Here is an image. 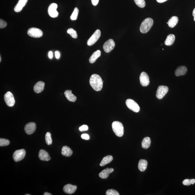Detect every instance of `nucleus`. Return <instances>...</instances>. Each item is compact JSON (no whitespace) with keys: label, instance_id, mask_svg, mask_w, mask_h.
<instances>
[{"label":"nucleus","instance_id":"f257e3e1","mask_svg":"<svg viewBox=\"0 0 195 195\" xmlns=\"http://www.w3.org/2000/svg\"><path fill=\"white\" fill-rule=\"evenodd\" d=\"M90 84L94 90L100 91L102 89L103 81L101 77L97 74L91 75L89 80Z\"/></svg>","mask_w":195,"mask_h":195},{"label":"nucleus","instance_id":"f03ea898","mask_svg":"<svg viewBox=\"0 0 195 195\" xmlns=\"http://www.w3.org/2000/svg\"><path fill=\"white\" fill-rule=\"evenodd\" d=\"M154 23L153 19L151 18H146L142 23L140 27V31L142 33H146L149 31Z\"/></svg>","mask_w":195,"mask_h":195},{"label":"nucleus","instance_id":"7ed1b4c3","mask_svg":"<svg viewBox=\"0 0 195 195\" xmlns=\"http://www.w3.org/2000/svg\"><path fill=\"white\" fill-rule=\"evenodd\" d=\"M112 128L114 133L117 136L121 137L124 135V126L119 121H115L112 124Z\"/></svg>","mask_w":195,"mask_h":195},{"label":"nucleus","instance_id":"20e7f679","mask_svg":"<svg viewBox=\"0 0 195 195\" xmlns=\"http://www.w3.org/2000/svg\"><path fill=\"white\" fill-rule=\"evenodd\" d=\"M126 105L128 109L135 112H138L140 107L136 102L132 99H129L126 100Z\"/></svg>","mask_w":195,"mask_h":195},{"label":"nucleus","instance_id":"39448f33","mask_svg":"<svg viewBox=\"0 0 195 195\" xmlns=\"http://www.w3.org/2000/svg\"><path fill=\"white\" fill-rule=\"evenodd\" d=\"M4 100L6 104L9 107H13L14 106L15 101L14 96L12 93L10 91H8L4 95Z\"/></svg>","mask_w":195,"mask_h":195},{"label":"nucleus","instance_id":"423d86ee","mask_svg":"<svg viewBox=\"0 0 195 195\" xmlns=\"http://www.w3.org/2000/svg\"><path fill=\"white\" fill-rule=\"evenodd\" d=\"M25 151L24 149L17 150L13 154V159L16 162L20 161L25 158Z\"/></svg>","mask_w":195,"mask_h":195},{"label":"nucleus","instance_id":"0eeeda50","mask_svg":"<svg viewBox=\"0 0 195 195\" xmlns=\"http://www.w3.org/2000/svg\"><path fill=\"white\" fill-rule=\"evenodd\" d=\"M168 91V88L167 86L161 85L158 87L156 93V97L158 99L163 98Z\"/></svg>","mask_w":195,"mask_h":195},{"label":"nucleus","instance_id":"6e6552de","mask_svg":"<svg viewBox=\"0 0 195 195\" xmlns=\"http://www.w3.org/2000/svg\"><path fill=\"white\" fill-rule=\"evenodd\" d=\"M100 35H101V32L100 30L99 29L96 30L92 36L88 39L87 42L88 45L89 46L93 45L98 40Z\"/></svg>","mask_w":195,"mask_h":195},{"label":"nucleus","instance_id":"1a4fd4ad","mask_svg":"<svg viewBox=\"0 0 195 195\" xmlns=\"http://www.w3.org/2000/svg\"><path fill=\"white\" fill-rule=\"evenodd\" d=\"M28 34L31 37L38 38L41 37L43 33L42 30L39 29L32 28L28 30Z\"/></svg>","mask_w":195,"mask_h":195},{"label":"nucleus","instance_id":"9d476101","mask_svg":"<svg viewBox=\"0 0 195 195\" xmlns=\"http://www.w3.org/2000/svg\"><path fill=\"white\" fill-rule=\"evenodd\" d=\"M57 4L55 3H53L49 6L48 8V12L49 15L53 18L57 17L59 13L57 11Z\"/></svg>","mask_w":195,"mask_h":195},{"label":"nucleus","instance_id":"9b49d317","mask_svg":"<svg viewBox=\"0 0 195 195\" xmlns=\"http://www.w3.org/2000/svg\"><path fill=\"white\" fill-rule=\"evenodd\" d=\"M115 46V44L112 39H109L105 43L103 48L105 52L109 53L114 49Z\"/></svg>","mask_w":195,"mask_h":195},{"label":"nucleus","instance_id":"f8f14e48","mask_svg":"<svg viewBox=\"0 0 195 195\" xmlns=\"http://www.w3.org/2000/svg\"><path fill=\"white\" fill-rule=\"evenodd\" d=\"M140 83L143 86H147L150 83V80L148 75L144 72L141 73L140 77Z\"/></svg>","mask_w":195,"mask_h":195},{"label":"nucleus","instance_id":"ddd939ff","mask_svg":"<svg viewBox=\"0 0 195 195\" xmlns=\"http://www.w3.org/2000/svg\"><path fill=\"white\" fill-rule=\"evenodd\" d=\"M36 129V124L34 123L31 122L28 123L25 126L24 130L28 135H30L34 133Z\"/></svg>","mask_w":195,"mask_h":195},{"label":"nucleus","instance_id":"4468645a","mask_svg":"<svg viewBox=\"0 0 195 195\" xmlns=\"http://www.w3.org/2000/svg\"><path fill=\"white\" fill-rule=\"evenodd\" d=\"M77 189L76 186L68 184L64 186L63 190L65 193L68 194H72L75 192Z\"/></svg>","mask_w":195,"mask_h":195},{"label":"nucleus","instance_id":"2eb2a0df","mask_svg":"<svg viewBox=\"0 0 195 195\" xmlns=\"http://www.w3.org/2000/svg\"><path fill=\"white\" fill-rule=\"evenodd\" d=\"M114 171L113 168H107L103 170L99 173V176L102 179H106L109 177V175Z\"/></svg>","mask_w":195,"mask_h":195},{"label":"nucleus","instance_id":"dca6fc26","mask_svg":"<svg viewBox=\"0 0 195 195\" xmlns=\"http://www.w3.org/2000/svg\"><path fill=\"white\" fill-rule=\"evenodd\" d=\"M28 0H19L18 2L14 8V11L16 13H19L21 11L25 6Z\"/></svg>","mask_w":195,"mask_h":195},{"label":"nucleus","instance_id":"f3484780","mask_svg":"<svg viewBox=\"0 0 195 195\" xmlns=\"http://www.w3.org/2000/svg\"><path fill=\"white\" fill-rule=\"evenodd\" d=\"M39 159L42 161H48L51 159L49 155L47 152L43 150H41L39 153Z\"/></svg>","mask_w":195,"mask_h":195},{"label":"nucleus","instance_id":"a211bd4d","mask_svg":"<svg viewBox=\"0 0 195 195\" xmlns=\"http://www.w3.org/2000/svg\"><path fill=\"white\" fill-rule=\"evenodd\" d=\"M45 83L42 81H39L36 84L34 87V90L36 93H39L43 90Z\"/></svg>","mask_w":195,"mask_h":195},{"label":"nucleus","instance_id":"6ab92c4d","mask_svg":"<svg viewBox=\"0 0 195 195\" xmlns=\"http://www.w3.org/2000/svg\"><path fill=\"white\" fill-rule=\"evenodd\" d=\"M187 69L186 67L181 66L177 68L175 71V75L177 76L185 75L187 72Z\"/></svg>","mask_w":195,"mask_h":195},{"label":"nucleus","instance_id":"aec40b11","mask_svg":"<svg viewBox=\"0 0 195 195\" xmlns=\"http://www.w3.org/2000/svg\"><path fill=\"white\" fill-rule=\"evenodd\" d=\"M67 99L70 102H74L76 100L77 98L72 93L71 90H67L64 93Z\"/></svg>","mask_w":195,"mask_h":195},{"label":"nucleus","instance_id":"412c9836","mask_svg":"<svg viewBox=\"0 0 195 195\" xmlns=\"http://www.w3.org/2000/svg\"><path fill=\"white\" fill-rule=\"evenodd\" d=\"M147 161L146 160H140L138 164V168L140 171L144 172L147 168Z\"/></svg>","mask_w":195,"mask_h":195},{"label":"nucleus","instance_id":"4be33fe9","mask_svg":"<svg viewBox=\"0 0 195 195\" xmlns=\"http://www.w3.org/2000/svg\"><path fill=\"white\" fill-rule=\"evenodd\" d=\"M73 152L72 150L67 146H64L62 147V155L64 156L69 157L72 155Z\"/></svg>","mask_w":195,"mask_h":195},{"label":"nucleus","instance_id":"5701e85b","mask_svg":"<svg viewBox=\"0 0 195 195\" xmlns=\"http://www.w3.org/2000/svg\"><path fill=\"white\" fill-rule=\"evenodd\" d=\"M101 51L100 50H98L93 53L92 55L90 58V63H95L97 59L101 55Z\"/></svg>","mask_w":195,"mask_h":195},{"label":"nucleus","instance_id":"b1692460","mask_svg":"<svg viewBox=\"0 0 195 195\" xmlns=\"http://www.w3.org/2000/svg\"><path fill=\"white\" fill-rule=\"evenodd\" d=\"M175 37L174 35L170 34L167 36L166 39L164 41V43L167 46H171L175 42Z\"/></svg>","mask_w":195,"mask_h":195},{"label":"nucleus","instance_id":"393cba45","mask_svg":"<svg viewBox=\"0 0 195 195\" xmlns=\"http://www.w3.org/2000/svg\"><path fill=\"white\" fill-rule=\"evenodd\" d=\"M113 159V158L112 155H107V156H105L100 163V166H104L106 164H109V163L112 162Z\"/></svg>","mask_w":195,"mask_h":195},{"label":"nucleus","instance_id":"a878e982","mask_svg":"<svg viewBox=\"0 0 195 195\" xmlns=\"http://www.w3.org/2000/svg\"><path fill=\"white\" fill-rule=\"evenodd\" d=\"M178 21H179V19L177 17L173 16L169 19L168 24L170 28H173L177 25Z\"/></svg>","mask_w":195,"mask_h":195},{"label":"nucleus","instance_id":"bb28decb","mask_svg":"<svg viewBox=\"0 0 195 195\" xmlns=\"http://www.w3.org/2000/svg\"><path fill=\"white\" fill-rule=\"evenodd\" d=\"M151 139L149 137H146L143 140L142 142V146L143 148L147 149L150 147L151 144Z\"/></svg>","mask_w":195,"mask_h":195},{"label":"nucleus","instance_id":"cd10ccee","mask_svg":"<svg viewBox=\"0 0 195 195\" xmlns=\"http://www.w3.org/2000/svg\"><path fill=\"white\" fill-rule=\"evenodd\" d=\"M46 142L48 145H51L52 144L53 141L51 138V134L50 133L47 132L45 135Z\"/></svg>","mask_w":195,"mask_h":195},{"label":"nucleus","instance_id":"c85d7f7f","mask_svg":"<svg viewBox=\"0 0 195 195\" xmlns=\"http://www.w3.org/2000/svg\"><path fill=\"white\" fill-rule=\"evenodd\" d=\"M79 13L78 8L77 7H76L71 16V19L72 20H76L77 19Z\"/></svg>","mask_w":195,"mask_h":195},{"label":"nucleus","instance_id":"c756f323","mask_svg":"<svg viewBox=\"0 0 195 195\" xmlns=\"http://www.w3.org/2000/svg\"><path fill=\"white\" fill-rule=\"evenodd\" d=\"M68 34L71 35V36L74 39H77V34L76 32L72 28H69L67 31Z\"/></svg>","mask_w":195,"mask_h":195},{"label":"nucleus","instance_id":"7c9ffc66","mask_svg":"<svg viewBox=\"0 0 195 195\" xmlns=\"http://www.w3.org/2000/svg\"><path fill=\"white\" fill-rule=\"evenodd\" d=\"M136 5L140 8H143L145 7L146 3L144 0H134Z\"/></svg>","mask_w":195,"mask_h":195},{"label":"nucleus","instance_id":"2f4dec72","mask_svg":"<svg viewBox=\"0 0 195 195\" xmlns=\"http://www.w3.org/2000/svg\"><path fill=\"white\" fill-rule=\"evenodd\" d=\"M10 141L8 140L1 138L0 139V146H5L8 145L10 144Z\"/></svg>","mask_w":195,"mask_h":195},{"label":"nucleus","instance_id":"473e14b6","mask_svg":"<svg viewBox=\"0 0 195 195\" xmlns=\"http://www.w3.org/2000/svg\"><path fill=\"white\" fill-rule=\"evenodd\" d=\"M106 195H119V194L118 191L114 189H109L107 191Z\"/></svg>","mask_w":195,"mask_h":195},{"label":"nucleus","instance_id":"72a5a7b5","mask_svg":"<svg viewBox=\"0 0 195 195\" xmlns=\"http://www.w3.org/2000/svg\"><path fill=\"white\" fill-rule=\"evenodd\" d=\"M7 25V23L2 19L0 20V28L1 29L5 28Z\"/></svg>","mask_w":195,"mask_h":195},{"label":"nucleus","instance_id":"f704fd0d","mask_svg":"<svg viewBox=\"0 0 195 195\" xmlns=\"http://www.w3.org/2000/svg\"><path fill=\"white\" fill-rule=\"evenodd\" d=\"M79 129L81 132L87 130L88 129V126L86 125H83L80 126L79 128Z\"/></svg>","mask_w":195,"mask_h":195},{"label":"nucleus","instance_id":"c9c22d12","mask_svg":"<svg viewBox=\"0 0 195 195\" xmlns=\"http://www.w3.org/2000/svg\"><path fill=\"white\" fill-rule=\"evenodd\" d=\"M182 184L184 185L189 186L191 185V181L190 180L188 179H186L184 180L183 181Z\"/></svg>","mask_w":195,"mask_h":195},{"label":"nucleus","instance_id":"e433bc0d","mask_svg":"<svg viewBox=\"0 0 195 195\" xmlns=\"http://www.w3.org/2000/svg\"><path fill=\"white\" fill-rule=\"evenodd\" d=\"M81 137L83 139L88 140L89 139V136L87 134H83L82 135Z\"/></svg>","mask_w":195,"mask_h":195},{"label":"nucleus","instance_id":"4c0bfd02","mask_svg":"<svg viewBox=\"0 0 195 195\" xmlns=\"http://www.w3.org/2000/svg\"><path fill=\"white\" fill-rule=\"evenodd\" d=\"M91 1L93 5L96 6L98 4L99 0H91Z\"/></svg>","mask_w":195,"mask_h":195},{"label":"nucleus","instance_id":"58836bf2","mask_svg":"<svg viewBox=\"0 0 195 195\" xmlns=\"http://www.w3.org/2000/svg\"><path fill=\"white\" fill-rule=\"evenodd\" d=\"M55 55L56 59H59L60 57V54L59 51H56L55 52Z\"/></svg>","mask_w":195,"mask_h":195},{"label":"nucleus","instance_id":"ea45409f","mask_svg":"<svg viewBox=\"0 0 195 195\" xmlns=\"http://www.w3.org/2000/svg\"><path fill=\"white\" fill-rule=\"evenodd\" d=\"M48 57L50 59H52L53 58V53L51 51H49L48 53Z\"/></svg>","mask_w":195,"mask_h":195},{"label":"nucleus","instance_id":"a19ab883","mask_svg":"<svg viewBox=\"0 0 195 195\" xmlns=\"http://www.w3.org/2000/svg\"><path fill=\"white\" fill-rule=\"evenodd\" d=\"M167 0H156L157 2L159 3H162L165 2L166 1H167Z\"/></svg>","mask_w":195,"mask_h":195},{"label":"nucleus","instance_id":"79ce46f5","mask_svg":"<svg viewBox=\"0 0 195 195\" xmlns=\"http://www.w3.org/2000/svg\"><path fill=\"white\" fill-rule=\"evenodd\" d=\"M190 181H191V184H194L195 183V179H190Z\"/></svg>","mask_w":195,"mask_h":195},{"label":"nucleus","instance_id":"37998d69","mask_svg":"<svg viewBox=\"0 0 195 195\" xmlns=\"http://www.w3.org/2000/svg\"><path fill=\"white\" fill-rule=\"evenodd\" d=\"M193 16L194 17V21H195V8L193 11Z\"/></svg>","mask_w":195,"mask_h":195},{"label":"nucleus","instance_id":"c03bdc74","mask_svg":"<svg viewBox=\"0 0 195 195\" xmlns=\"http://www.w3.org/2000/svg\"><path fill=\"white\" fill-rule=\"evenodd\" d=\"M44 195H51V193H48V192H45L44 193Z\"/></svg>","mask_w":195,"mask_h":195},{"label":"nucleus","instance_id":"a18cd8bd","mask_svg":"<svg viewBox=\"0 0 195 195\" xmlns=\"http://www.w3.org/2000/svg\"><path fill=\"white\" fill-rule=\"evenodd\" d=\"M1 61V56H0V62Z\"/></svg>","mask_w":195,"mask_h":195},{"label":"nucleus","instance_id":"49530a36","mask_svg":"<svg viewBox=\"0 0 195 195\" xmlns=\"http://www.w3.org/2000/svg\"><path fill=\"white\" fill-rule=\"evenodd\" d=\"M30 194H25V195H30Z\"/></svg>","mask_w":195,"mask_h":195}]
</instances>
